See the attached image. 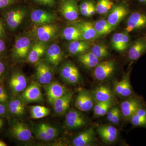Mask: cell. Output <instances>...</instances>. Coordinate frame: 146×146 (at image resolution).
<instances>
[{
  "label": "cell",
  "instance_id": "6da1fadb",
  "mask_svg": "<svg viewBox=\"0 0 146 146\" xmlns=\"http://www.w3.org/2000/svg\"><path fill=\"white\" fill-rule=\"evenodd\" d=\"M33 131L37 139L44 142L54 140L59 133L57 128L46 123H41L35 125Z\"/></svg>",
  "mask_w": 146,
  "mask_h": 146
},
{
  "label": "cell",
  "instance_id": "7a4b0ae2",
  "mask_svg": "<svg viewBox=\"0 0 146 146\" xmlns=\"http://www.w3.org/2000/svg\"><path fill=\"white\" fill-rule=\"evenodd\" d=\"M10 132L13 138L21 142H27L32 138L31 131L22 122L16 121L13 122L10 127Z\"/></svg>",
  "mask_w": 146,
  "mask_h": 146
},
{
  "label": "cell",
  "instance_id": "3957f363",
  "mask_svg": "<svg viewBox=\"0 0 146 146\" xmlns=\"http://www.w3.org/2000/svg\"><path fill=\"white\" fill-rule=\"evenodd\" d=\"M86 118L81 112L75 110H71L65 118L66 126L71 129H77L86 125Z\"/></svg>",
  "mask_w": 146,
  "mask_h": 146
},
{
  "label": "cell",
  "instance_id": "277c9868",
  "mask_svg": "<svg viewBox=\"0 0 146 146\" xmlns=\"http://www.w3.org/2000/svg\"><path fill=\"white\" fill-rule=\"evenodd\" d=\"M115 70V63L113 60H106L99 63L94 72L95 77L100 81L104 80L110 76Z\"/></svg>",
  "mask_w": 146,
  "mask_h": 146
},
{
  "label": "cell",
  "instance_id": "5b68a950",
  "mask_svg": "<svg viewBox=\"0 0 146 146\" xmlns=\"http://www.w3.org/2000/svg\"><path fill=\"white\" fill-rule=\"evenodd\" d=\"M46 92L48 101L52 105L56 100L65 95L67 91L63 85L58 82L54 81L47 85Z\"/></svg>",
  "mask_w": 146,
  "mask_h": 146
},
{
  "label": "cell",
  "instance_id": "8992f818",
  "mask_svg": "<svg viewBox=\"0 0 146 146\" xmlns=\"http://www.w3.org/2000/svg\"><path fill=\"white\" fill-rule=\"evenodd\" d=\"M94 105V98L90 93L84 90L79 93L75 101L77 108L80 111L86 112L91 110Z\"/></svg>",
  "mask_w": 146,
  "mask_h": 146
},
{
  "label": "cell",
  "instance_id": "52a82bcc",
  "mask_svg": "<svg viewBox=\"0 0 146 146\" xmlns=\"http://www.w3.org/2000/svg\"><path fill=\"white\" fill-rule=\"evenodd\" d=\"M21 98L27 102H39L43 100V95L39 84L32 83L23 92Z\"/></svg>",
  "mask_w": 146,
  "mask_h": 146
},
{
  "label": "cell",
  "instance_id": "ba28073f",
  "mask_svg": "<svg viewBox=\"0 0 146 146\" xmlns=\"http://www.w3.org/2000/svg\"><path fill=\"white\" fill-rule=\"evenodd\" d=\"M142 106V102L140 100L131 98L122 103L121 112L125 119H130L137 110Z\"/></svg>",
  "mask_w": 146,
  "mask_h": 146
},
{
  "label": "cell",
  "instance_id": "9c48e42d",
  "mask_svg": "<svg viewBox=\"0 0 146 146\" xmlns=\"http://www.w3.org/2000/svg\"><path fill=\"white\" fill-rule=\"evenodd\" d=\"M9 86L13 94L17 95L23 92L26 89L27 80L22 73L16 72L13 74L9 80Z\"/></svg>",
  "mask_w": 146,
  "mask_h": 146
},
{
  "label": "cell",
  "instance_id": "30bf717a",
  "mask_svg": "<svg viewBox=\"0 0 146 146\" xmlns=\"http://www.w3.org/2000/svg\"><path fill=\"white\" fill-rule=\"evenodd\" d=\"M36 78L39 83L48 85L51 82L53 75L49 65L44 62H40L36 68Z\"/></svg>",
  "mask_w": 146,
  "mask_h": 146
},
{
  "label": "cell",
  "instance_id": "8fae6325",
  "mask_svg": "<svg viewBox=\"0 0 146 146\" xmlns=\"http://www.w3.org/2000/svg\"><path fill=\"white\" fill-rule=\"evenodd\" d=\"M30 39L28 37H22L16 40L13 49L14 57L18 58L27 57L30 49Z\"/></svg>",
  "mask_w": 146,
  "mask_h": 146
},
{
  "label": "cell",
  "instance_id": "7c38bea8",
  "mask_svg": "<svg viewBox=\"0 0 146 146\" xmlns=\"http://www.w3.org/2000/svg\"><path fill=\"white\" fill-rule=\"evenodd\" d=\"M146 27V15L141 12H134L129 17L125 30L128 33Z\"/></svg>",
  "mask_w": 146,
  "mask_h": 146
},
{
  "label": "cell",
  "instance_id": "4fadbf2b",
  "mask_svg": "<svg viewBox=\"0 0 146 146\" xmlns=\"http://www.w3.org/2000/svg\"><path fill=\"white\" fill-rule=\"evenodd\" d=\"M73 96L72 92H67L65 95L56 100L52 104L55 113L58 115L65 114L70 108Z\"/></svg>",
  "mask_w": 146,
  "mask_h": 146
},
{
  "label": "cell",
  "instance_id": "5bb4252c",
  "mask_svg": "<svg viewBox=\"0 0 146 146\" xmlns=\"http://www.w3.org/2000/svg\"><path fill=\"white\" fill-rule=\"evenodd\" d=\"M31 21L37 25L50 24L55 20L56 17L53 13L42 9H35L31 15Z\"/></svg>",
  "mask_w": 146,
  "mask_h": 146
},
{
  "label": "cell",
  "instance_id": "9a60e30c",
  "mask_svg": "<svg viewBox=\"0 0 146 146\" xmlns=\"http://www.w3.org/2000/svg\"><path fill=\"white\" fill-rule=\"evenodd\" d=\"M57 32V28L55 26L51 24L43 25L36 29L37 37L41 42L50 41L55 36Z\"/></svg>",
  "mask_w": 146,
  "mask_h": 146
},
{
  "label": "cell",
  "instance_id": "2e32d148",
  "mask_svg": "<svg viewBox=\"0 0 146 146\" xmlns=\"http://www.w3.org/2000/svg\"><path fill=\"white\" fill-rule=\"evenodd\" d=\"M95 138V131L92 128H90L79 133L73 139L72 143L75 146H88L94 142Z\"/></svg>",
  "mask_w": 146,
  "mask_h": 146
},
{
  "label": "cell",
  "instance_id": "e0dca14e",
  "mask_svg": "<svg viewBox=\"0 0 146 146\" xmlns=\"http://www.w3.org/2000/svg\"><path fill=\"white\" fill-rule=\"evenodd\" d=\"M81 32L82 40H90L99 36L95 27L94 24L90 22H82L76 24Z\"/></svg>",
  "mask_w": 146,
  "mask_h": 146
},
{
  "label": "cell",
  "instance_id": "ac0fdd59",
  "mask_svg": "<svg viewBox=\"0 0 146 146\" xmlns=\"http://www.w3.org/2000/svg\"><path fill=\"white\" fill-rule=\"evenodd\" d=\"M128 13V11L123 6L115 7L110 13L108 18V22L111 26L115 28L119 25Z\"/></svg>",
  "mask_w": 146,
  "mask_h": 146
},
{
  "label": "cell",
  "instance_id": "d6986e66",
  "mask_svg": "<svg viewBox=\"0 0 146 146\" xmlns=\"http://www.w3.org/2000/svg\"><path fill=\"white\" fill-rule=\"evenodd\" d=\"M60 11L63 16L68 21H74L78 18L77 6L72 1H66L63 2L60 7Z\"/></svg>",
  "mask_w": 146,
  "mask_h": 146
},
{
  "label": "cell",
  "instance_id": "ffe728a7",
  "mask_svg": "<svg viewBox=\"0 0 146 146\" xmlns=\"http://www.w3.org/2000/svg\"><path fill=\"white\" fill-rule=\"evenodd\" d=\"M98 131L103 141L108 143L115 142L118 136L117 129L112 126H102L98 128Z\"/></svg>",
  "mask_w": 146,
  "mask_h": 146
},
{
  "label": "cell",
  "instance_id": "44dd1931",
  "mask_svg": "<svg viewBox=\"0 0 146 146\" xmlns=\"http://www.w3.org/2000/svg\"><path fill=\"white\" fill-rule=\"evenodd\" d=\"M129 40V36L127 33H115L112 37V47L118 51H123L128 46Z\"/></svg>",
  "mask_w": 146,
  "mask_h": 146
},
{
  "label": "cell",
  "instance_id": "7402d4cb",
  "mask_svg": "<svg viewBox=\"0 0 146 146\" xmlns=\"http://www.w3.org/2000/svg\"><path fill=\"white\" fill-rule=\"evenodd\" d=\"M25 16V12L22 9L11 11L7 15L6 22L7 25L11 29H16L21 23Z\"/></svg>",
  "mask_w": 146,
  "mask_h": 146
},
{
  "label": "cell",
  "instance_id": "603a6c76",
  "mask_svg": "<svg viewBox=\"0 0 146 146\" xmlns=\"http://www.w3.org/2000/svg\"><path fill=\"white\" fill-rule=\"evenodd\" d=\"M25 102L21 97L11 99L8 104V109L11 114L15 117L23 116L25 110Z\"/></svg>",
  "mask_w": 146,
  "mask_h": 146
},
{
  "label": "cell",
  "instance_id": "cb8c5ba5",
  "mask_svg": "<svg viewBox=\"0 0 146 146\" xmlns=\"http://www.w3.org/2000/svg\"><path fill=\"white\" fill-rule=\"evenodd\" d=\"M146 51V41L144 39H138L133 43L129 50V58L131 60H137Z\"/></svg>",
  "mask_w": 146,
  "mask_h": 146
},
{
  "label": "cell",
  "instance_id": "d4e9b609",
  "mask_svg": "<svg viewBox=\"0 0 146 146\" xmlns=\"http://www.w3.org/2000/svg\"><path fill=\"white\" fill-rule=\"evenodd\" d=\"M46 57L48 62L51 65L57 66L63 58L60 47L56 44L51 45L46 52Z\"/></svg>",
  "mask_w": 146,
  "mask_h": 146
},
{
  "label": "cell",
  "instance_id": "484cf974",
  "mask_svg": "<svg viewBox=\"0 0 146 146\" xmlns=\"http://www.w3.org/2000/svg\"><path fill=\"white\" fill-rule=\"evenodd\" d=\"M46 51V46L41 42L35 43L30 51L27 56V60L31 63H35L39 61Z\"/></svg>",
  "mask_w": 146,
  "mask_h": 146
},
{
  "label": "cell",
  "instance_id": "4316f807",
  "mask_svg": "<svg viewBox=\"0 0 146 146\" xmlns=\"http://www.w3.org/2000/svg\"><path fill=\"white\" fill-rule=\"evenodd\" d=\"M95 98L97 102L111 101L112 98V92L107 86H102L98 87L94 92Z\"/></svg>",
  "mask_w": 146,
  "mask_h": 146
},
{
  "label": "cell",
  "instance_id": "83f0119b",
  "mask_svg": "<svg viewBox=\"0 0 146 146\" xmlns=\"http://www.w3.org/2000/svg\"><path fill=\"white\" fill-rule=\"evenodd\" d=\"M89 48V43L83 40H76L71 42L68 47L69 52L73 54H82Z\"/></svg>",
  "mask_w": 146,
  "mask_h": 146
},
{
  "label": "cell",
  "instance_id": "f1b7e54d",
  "mask_svg": "<svg viewBox=\"0 0 146 146\" xmlns=\"http://www.w3.org/2000/svg\"><path fill=\"white\" fill-rule=\"evenodd\" d=\"M78 58L81 63L87 68H95L99 62V59L91 52L80 55Z\"/></svg>",
  "mask_w": 146,
  "mask_h": 146
},
{
  "label": "cell",
  "instance_id": "f546056e",
  "mask_svg": "<svg viewBox=\"0 0 146 146\" xmlns=\"http://www.w3.org/2000/svg\"><path fill=\"white\" fill-rule=\"evenodd\" d=\"M63 37L68 41L82 40L81 32L77 27H69L64 29L63 33Z\"/></svg>",
  "mask_w": 146,
  "mask_h": 146
},
{
  "label": "cell",
  "instance_id": "4dcf8cb0",
  "mask_svg": "<svg viewBox=\"0 0 146 146\" xmlns=\"http://www.w3.org/2000/svg\"><path fill=\"white\" fill-rule=\"evenodd\" d=\"M94 26L99 36L109 34L114 29L105 19H100L97 21L94 24Z\"/></svg>",
  "mask_w": 146,
  "mask_h": 146
},
{
  "label": "cell",
  "instance_id": "1f68e13d",
  "mask_svg": "<svg viewBox=\"0 0 146 146\" xmlns=\"http://www.w3.org/2000/svg\"><path fill=\"white\" fill-rule=\"evenodd\" d=\"M50 110L42 106L36 105L31 107V118L33 119H42L49 115Z\"/></svg>",
  "mask_w": 146,
  "mask_h": 146
},
{
  "label": "cell",
  "instance_id": "d6a6232c",
  "mask_svg": "<svg viewBox=\"0 0 146 146\" xmlns=\"http://www.w3.org/2000/svg\"><path fill=\"white\" fill-rule=\"evenodd\" d=\"M79 72L78 69L74 65L70 63L65 64L60 70V75L62 78L66 81L73 74Z\"/></svg>",
  "mask_w": 146,
  "mask_h": 146
},
{
  "label": "cell",
  "instance_id": "836d02e7",
  "mask_svg": "<svg viewBox=\"0 0 146 146\" xmlns=\"http://www.w3.org/2000/svg\"><path fill=\"white\" fill-rule=\"evenodd\" d=\"M113 3L110 0H99L96 7V11L100 14L107 13L113 6Z\"/></svg>",
  "mask_w": 146,
  "mask_h": 146
},
{
  "label": "cell",
  "instance_id": "e575fe53",
  "mask_svg": "<svg viewBox=\"0 0 146 146\" xmlns=\"http://www.w3.org/2000/svg\"><path fill=\"white\" fill-rule=\"evenodd\" d=\"M91 52L99 59L106 57L109 54V52L106 47L101 44L94 46L92 48Z\"/></svg>",
  "mask_w": 146,
  "mask_h": 146
},
{
  "label": "cell",
  "instance_id": "d590c367",
  "mask_svg": "<svg viewBox=\"0 0 146 146\" xmlns=\"http://www.w3.org/2000/svg\"><path fill=\"white\" fill-rule=\"evenodd\" d=\"M130 119L132 125L134 126L146 127V117H141L135 113Z\"/></svg>",
  "mask_w": 146,
  "mask_h": 146
},
{
  "label": "cell",
  "instance_id": "8d00e7d4",
  "mask_svg": "<svg viewBox=\"0 0 146 146\" xmlns=\"http://www.w3.org/2000/svg\"><path fill=\"white\" fill-rule=\"evenodd\" d=\"M132 94V88L131 85L129 76L125 78V84L122 92L121 96L124 97L129 96Z\"/></svg>",
  "mask_w": 146,
  "mask_h": 146
},
{
  "label": "cell",
  "instance_id": "74e56055",
  "mask_svg": "<svg viewBox=\"0 0 146 146\" xmlns=\"http://www.w3.org/2000/svg\"><path fill=\"white\" fill-rule=\"evenodd\" d=\"M91 2L89 1L84 2L80 5V10L82 15L84 16H90L89 12V9Z\"/></svg>",
  "mask_w": 146,
  "mask_h": 146
},
{
  "label": "cell",
  "instance_id": "f35d334b",
  "mask_svg": "<svg viewBox=\"0 0 146 146\" xmlns=\"http://www.w3.org/2000/svg\"><path fill=\"white\" fill-rule=\"evenodd\" d=\"M8 102V96L4 86L0 84V102L4 104Z\"/></svg>",
  "mask_w": 146,
  "mask_h": 146
},
{
  "label": "cell",
  "instance_id": "ab89813d",
  "mask_svg": "<svg viewBox=\"0 0 146 146\" xmlns=\"http://www.w3.org/2000/svg\"><path fill=\"white\" fill-rule=\"evenodd\" d=\"M80 79V75L79 72L73 74L69 78L66 80V82L70 84H75L78 83Z\"/></svg>",
  "mask_w": 146,
  "mask_h": 146
},
{
  "label": "cell",
  "instance_id": "60d3db41",
  "mask_svg": "<svg viewBox=\"0 0 146 146\" xmlns=\"http://www.w3.org/2000/svg\"><path fill=\"white\" fill-rule=\"evenodd\" d=\"M125 84V78L121 81L117 82L115 85V91L116 93L119 95H121L123 89Z\"/></svg>",
  "mask_w": 146,
  "mask_h": 146
},
{
  "label": "cell",
  "instance_id": "b9f144b4",
  "mask_svg": "<svg viewBox=\"0 0 146 146\" xmlns=\"http://www.w3.org/2000/svg\"><path fill=\"white\" fill-rule=\"evenodd\" d=\"M105 103V102H98L95 106L94 108V113L96 116H99L100 112L101 111L102 108L103 107Z\"/></svg>",
  "mask_w": 146,
  "mask_h": 146
},
{
  "label": "cell",
  "instance_id": "7bdbcfd3",
  "mask_svg": "<svg viewBox=\"0 0 146 146\" xmlns=\"http://www.w3.org/2000/svg\"><path fill=\"white\" fill-rule=\"evenodd\" d=\"M120 115H120V110L118 108H117L115 115H114V117L112 118L110 122L114 124H118V123L119 122Z\"/></svg>",
  "mask_w": 146,
  "mask_h": 146
},
{
  "label": "cell",
  "instance_id": "ee69618b",
  "mask_svg": "<svg viewBox=\"0 0 146 146\" xmlns=\"http://www.w3.org/2000/svg\"><path fill=\"white\" fill-rule=\"evenodd\" d=\"M16 1V0H0V8H5L11 5Z\"/></svg>",
  "mask_w": 146,
  "mask_h": 146
},
{
  "label": "cell",
  "instance_id": "f6af8a7d",
  "mask_svg": "<svg viewBox=\"0 0 146 146\" xmlns=\"http://www.w3.org/2000/svg\"><path fill=\"white\" fill-rule=\"evenodd\" d=\"M7 109L5 104L0 102V117H6L7 114Z\"/></svg>",
  "mask_w": 146,
  "mask_h": 146
},
{
  "label": "cell",
  "instance_id": "bcb514c9",
  "mask_svg": "<svg viewBox=\"0 0 146 146\" xmlns=\"http://www.w3.org/2000/svg\"><path fill=\"white\" fill-rule=\"evenodd\" d=\"M117 107H114L111 108V109L109 110L107 112V119L110 122H111L112 118L114 117L115 115V112H116Z\"/></svg>",
  "mask_w": 146,
  "mask_h": 146
},
{
  "label": "cell",
  "instance_id": "7dc6e473",
  "mask_svg": "<svg viewBox=\"0 0 146 146\" xmlns=\"http://www.w3.org/2000/svg\"><path fill=\"white\" fill-rule=\"evenodd\" d=\"M37 2L48 6H52L54 4V0H36Z\"/></svg>",
  "mask_w": 146,
  "mask_h": 146
},
{
  "label": "cell",
  "instance_id": "c3c4849f",
  "mask_svg": "<svg viewBox=\"0 0 146 146\" xmlns=\"http://www.w3.org/2000/svg\"><path fill=\"white\" fill-rule=\"evenodd\" d=\"M5 71V68L4 65L2 62L0 61V81L2 79Z\"/></svg>",
  "mask_w": 146,
  "mask_h": 146
},
{
  "label": "cell",
  "instance_id": "681fc988",
  "mask_svg": "<svg viewBox=\"0 0 146 146\" xmlns=\"http://www.w3.org/2000/svg\"><path fill=\"white\" fill-rule=\"evenodd\" d=\"M5 30L2 22L0 21V38H3L5 36Z\"/></svg>",
  "mask_w": 146,
  "mask_h": 146
},
{
  "label": "cell",
  "instance_id": "f907efd6",
  "mask_svg": "<svg viewBox=\"0 0 146 146\" xmlns=\"http://www.w3.org/2000/svg\"><path fill=\"white\" fill-rule=\"evenodd\" d=\"M96 11V9L93 3L91 2V5L89 9V12L90 16H93L95 14Z\"/></svg>",
  "mask_w": 146,
  "mask_h": 146
},
{
  "label": "cell",
  "instance_id": "816d5d0a",
  "mask_svg": "<svg viewBox=\"0 0 146 146\" xmlns=\"http://www.w3.org/2000/svg\"><path fill=\"white\" fill-rule=\"evenodd\" d=\"M5 44L1 38H0V53L3 52L5 50Z\"/></svg>",
  "mask_w": 146,
  "mask_h": 146
},
{
  "label": "cell",
  "instance_id": "f5cc1de1",
  "mask_svg": "<svg viewBox=\"0 0 146 146\" xmlns=\"http://www.w3.org/2000/svg\"><path fill=\"white\" fill-rule=\"evenodd\" d=\"M4 125V120L2 118L0 117V129L2 128Z\"/></svg>",
  "mask_w": 146,
  "mask_h": 146
},
{
  "label": "cell",
  "instance_id": "db71d44e",
  "mask_svg": "<svg viewBox=\"0 0 146 146\" xmlns=\"http://www.w3.org/2000/svg\"><path fill=\"white\" fill-rule=\"evenodd\" d=\"M7 145L4 141H0V146H7Z\"/></svg>",
  "mask_w": 146,
  "mask_h": 146
},
{
  "label": "cell",
  "instance_id": "11a10c76",
  "mask_svg": "<svg viewBox=\"0 0 146 146\" xmlns=\"http://www.w3.org/2000/svg\"><path fill=\"white\" fill-rule=\"evenodd\" d=\"M138 1H140L141 2L143 3H146V0H138Z\"/></svg>",
  "mask_w": 146,
  "mask_h": 146
}]
</instances>
